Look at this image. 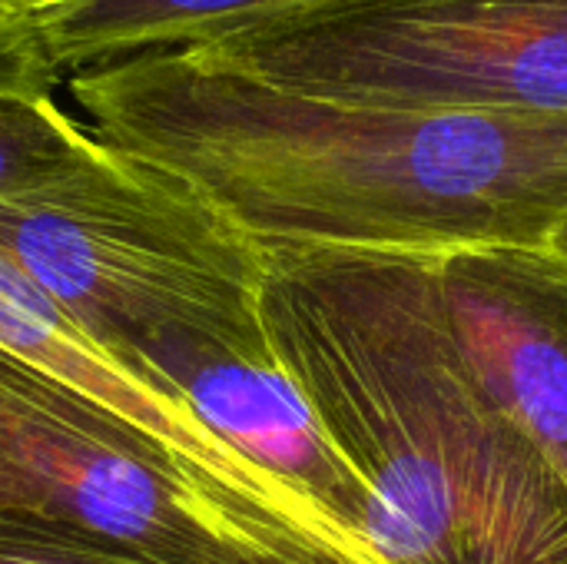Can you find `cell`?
Here are the masks:
<instances>
[{
  "mask_svg": "<svg viewBox=\"0 0 567 564\" xmlns=\"http://www.w3.org/2000/svg\"><path fill=\"white\" fill-rule=\"evenodd\" d=\"M196 50L332 103L567 116V0H359Z\"/></svg>",
  "mask_w": 567,
  "mask_h": 564,
  "instance_id": "5b68a950",
  "label": "cell"
},
{
  "mask_svg": "<svg viewBox=\"0 0 567 564\" xmlns=\"http://www.w3.org/2000/svg\"><path fill=\"white\" fill-rule=\"evenodd\" d=\"M136 376L150 389L186 402L199 425L229 452L296 495L339 535L375 555L369 545L372 499L322 432L306 396L276 356L269 332L233 342H163L136 362Z\"/></svg>",
  "mask_w": 567,
  "mask_h": 564,
  "instance_id": "8992f818",
  "label": "cell"
},
{
  "mask_svg": "<svg viewBox=\"0 0 567 564\" xmlns=\"http://www.w3.org/2000/svg\"><path fill=\"white\" fill-rule=\"evenodd\" d=\"M100 150V136L73 123L50 93L0 90V199L33 193Z\"/></svg>",
  "mask_w": 567,
  "mask_h": 564,
  "instance_id": "30bf717a",
  "label": "cell"
},
{
  "mask_svg": "<svg viewBox=\"0 0 567 564\" xmlns=\"http://www.w3.org/2000/svg\"><path fill=\"white\" fill-rule=\"evenodd\" d=\"M70 86L103 143L179 176L262 249L545 246L567 219V116L332 103L203 50Z\"/></svg>",
  "mask_w": 567,
  "mask_h": 564,
  "instance_id": "6da1fadb",
  "label": "cell"
},
{
  "mask_svg": "<svg viewBox=\"0 0 567 564\" xmlns=\"http://www.w3.org/2000/svg\"><path fill=\"white\" fill-rule=\"evenodd\" d=\"M0 564H146L30 512L0 509Z\"/></svg>",
  "mask_w": 567,
  "mask_h": 564,
  "instance_id": "8fae6325",
  "label": "cell"
},
{
  "mask_svg": "<svg viewBox=\"0 0 567 564\" xmlns=\"http://www.w3.org/2000/svg\"><path fill=\"white\" fill-rule=\"evenodd\" d=\"M0 256L133 376L163 342L266 332V249L189 183L103 140L66 176L0 199Z\"/></svg>",
  "mask_w": 567,
  "mask_h": 564,
  "instance_id": "3957f363",
  "label": "cell"
},
{
  "mask_svg": "<svg viewBox=\"0 0 567 564\" xmlns=\"http://www.w3.org/2000/svg\"><path fill=\"white\" fill-rule=\"evenodd\" d=\"M0 509L146 564H365L209 485L156 439L0 349Z\"/></svg>",
  "mask_w": 567,
  "mask_h": 564,
  "instance_id": "277c9868",
  "label": "cell"
},
{
  "mask_svg": "<svg viewBox=\"0 0 567 564\" xmlns=\"http://www.w3.org/2000/svg\"><path fill=\"white\" fill-rule=\"evenodd\" d=\"M56 0H0V10H40Z\"/></svg>",
  "mask_w": 567,
  "mask_h": 564,
  "instance_id": "5bb4252c",
  "label": "cell"
},
{
  "mask_svg": "<svg viewBox=\"0 0 567 564\" xmlns=\"http://www.w3.org/2000/svg\"><path fill=\"white\" fill-rule=\"evenodd\" d=\"M262 322L385 564H567V485L458 352L422 253L266 249Z\"/></svg>",
  "mask_w": 567,
  "mask_h": 564,
  "instance_id": "7a4b0ae2",
  "label": "cell"
},
{
  "mask_svg": "<svg viewBox=\"0 0 567 564\" xmlns=\"http://www.w3.org/2000/svg\"><path fill=\"white\" fill-rule=\"evenodd\" d=\"M0 349L23 359L27 366L47 372L50 379L66 382L80 396L100 402L103 409L116 412L163 449H169L189 472L206 479L216 489L243 495L262 509H272L316 535L329 539L332 545L346 548L349 555L365 564H382L332 525H326L316 512H309L296 495L276 485L269 475L252 469L246 459L229 452L199 419L186 409V402L163 396L100 352L13 263L0 256Z\"/></svg>",
  "mask_w": 567,
  "mask_h": 564,
  "instance_id": "ba28073f",
  "label": "cell"
},
{
  "mask_svg": "<svg viewBox=\"0 0 567 564\" xmlns=\"http://www.w3.org/2000/svg\"><path fill=\"white\" fill-rule=\"evenodd\" d=\"M458 352L567 485V266L545 246L432 256Z\"/></svg>",
  "mask_w": 567,
  "mask_h": 564,
  "instance_id": "52a82bcc",
  "label": "cell"
},
{
  "mask_svg": "<svg viewBox=\"0 0 567 564\" xmlns=\"http://www.w3.org/2000/svg\"><path fill=\"white\" fill-rule=\"evenodd\" d=\"M346 3L359 0H56L33 13L50 63L80 73L140 53L209 47Z\"/></svg>",
  "mask_w": 567,
  "mask_h": 564,
  "instance_id": "9c48e42d",
  "label": "cell"
},
{
  "mask_svg": "<svg viewBox=\"0 0 567 564\" xmlns=\"http://www.w3.org/2000/svg\"><path fill=\"white\" fill-rule=\"evenodd\" d=\"M60 70L50 63L33 10H0V90L50 93Z\"/></svg>",
  "mask_w": 567,
  "mask_h": 564,
  "instance_id": "7c38bea8",
  "label": "cell"
},
{
  "mask_svg": "<svg viewBox=\"0 0 567 564\" xmlns=\"http://www.w3.org/2000/svg\"><path fill=\"white\" fill-rule=\"evenodd\" d=\"M545 249H548V253H555V256H558V259L567 266V219L558 226V229H555V236L545 243Z\"/></svg>",
  "mask_w": 567,
  "mask_h": 564,
  "instance_id": "4fadbf2b",
  "label": "cell"
}]
</instances>
